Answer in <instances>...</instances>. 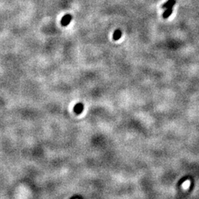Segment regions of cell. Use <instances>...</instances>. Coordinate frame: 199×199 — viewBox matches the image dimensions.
<instances>
[{"label":"cell","mask_w":199,"mask_h":199,"mask_svg":"<svg viewBox=\"0 0 199 199\" xmlns=\"http://www.w3.org/2000/svg\"><path fill=\"white\" fill-rule=\"evenodd\" d=\"M72 19V16L71 15L66 14L65 16H63L62 19H61V25L64 26V27H66V26L69 25L70 23L71 22Z\"/></svg>","instance_id":"6da1fadb"},{"label":"cell","mask_w":199,"mask_h":199,"mask_svg":"<svg viewBox=\"0 0 199 199\" xmlns=\"http://www.w3.org/2000/svg\"><path fill=\"white\" fill-rule=\"evenodd\" d=\"M83 108H84L83 104L82 102H78V103L76 104L74 107L75 113L77 114H81V113L83 112Z\"/></svg>","instance_id":"7a4b0ae2"},{"label":"cell","mask_w":199,"mask_h":199,"mask_svg":"<svg viewBox=\"0 0 199 199\" xmlns=\"http://www.w3.org/2000/svg\"><path fill=\"white\" fill-rule=\"evenodd\" d=\"M176 4V0H168L167 1L165 4L162 5V8L165 9V8H173L174 5Z\"/></svg>","instance_id":"3957f363"},{"label":"cell","mask_w":199,"mask_h":199,"mask_svg":"<svg viewBox=\"0 0 199 199\" xmlns=\"http://www.w3.org/2000/svg\"><path fill=\"white\" fill-rule=\"evenodd\" d=\"M121 36H122V31L120 30H116L113 34V39L114 41H117L120 39Z\"/></svg>","instance_id":"277c9868"},{"label":"cell","mask_w":199,"mask_h":199,"mask_svg":"<svg viewBox=\"0 0 199 199\" xmlns=\"http://www.w3.org/2000/svg\"><path fill=\"white\" fill-rule=\"evenodd\" d=\"M172 13H173V8H167L166 10H165V11L164 12L162 16H163L164 19H168V18L170 17V16L172 14Z\"/></svg>","instance_id":"5b68a950"}]
</instances>
